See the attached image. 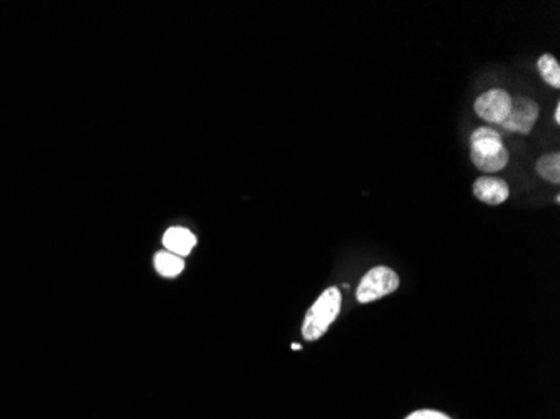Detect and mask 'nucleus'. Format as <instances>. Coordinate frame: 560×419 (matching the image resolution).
<instances>
[{"label":"nucleus","instance_id":"423d86ee","mask_svg":"<svg viewBox=\"0 0 560 419\" xmlns=\"http://www.w3.org/2000/svg\"><path fill=\"white\" fill-rule=\"evenodd\" d=\"M473 195L486 205L497 206L509 198L510 188L503 178L481 176L475 181Z\"/></svg>","mask_w":560,"mask_h":419},{"label":"nucleus","instance_id":"9d476101","mask_svg":"<svg viewBox=\"0 0 560 419\" xmlns=\"http://www.w3.org/2000/svg\"><path fill=\"white\" fill-rule=\"evenodd\" d=\"M538 72H541L542 79L552 88H560V66L559 60L552 54L541 56L537 63Z\"/></svg>","mask_w":560,"mask_h":419},{"label":"nucleus","instance_id":"f257e3e1","mask_svg":"<svg viewBox=\"0 0 560 419\" xmlns=\"http://www.w3.org/2000/svg\"><path fill=\"white\" fill-rule=\"evenodd\" d=\"M470 154L473 165L483 173H497L510 160L509 149L502 143L500 133L492 128H478L470 138Z\"/></svg>","mask_w":560,"mask_h":419},{"label":"nucleus","instance_id":"20e7f679","mask_svg":"<svg viewBox=\"0 0 560 419\" xmlns=\"http://www.w3.org/2000/svg\"><path fill=\"white\" fill-rule=\"evenodd\" d=\"M541 108L535 101L529 97H512V106H510L509 116L500 124L505 131L529 134L534 129V124L537 123Z\"/></svg>","mask_w":560,"mask_h":419},{"label":"nucleus","instance_id":"1a4fd4ad","mask_svg":"<svg viewBox=\"0 0 560 419\" xmlns=\"http://www.w3.org/2000/svg\"><path fill=\"white\" fill-rule=\"evenodd\" d=\"M537 173L541 174L545 181L554 183V185H559L560 183V154L559 153H550L542 156L541 160L537 161Z\"/></svg>","mask_w":560,"mask_h":419},{"label":"nucleus","instance_id":"39448f33","mask_svg":"<svg viewBox=\"0 0 560 419\" xmlns=\"http://www.w3.org/2000/svg\"><path fill=\"white\" fill-rule=\"evenodd\" d=\"M512 97L503 89H490L475 101V113L483 121L492 124H502L509 116Z\"/></svg>","mask_w":560,"mask_h":419},{"label":"nucleus","instance_id":"6e6552de","mask_svg":"<svg viewBox=\"0 0 560 419\" xmlns=\"http://www.w3.org/2000/svg\"><path fill=\"white\" fill-rule=\"evenodd\" d=\"M155 268L156 272L161 277H166V279H174L183 272L185 268V260L178 255L170 254V252H158L155 255Z\"/></svg>","mask_w":560,"mask_h":419},{"label":"nucleus","instance_id":"f03ea898","mask_svg":"<svg viewBox=\"0 0 560 419\" xmlns=\"http://www.w3.org/2000/svg\"><path fill=\"white\" fill-rule=\"evenodd\" d=\"M343 297L338 287H329L318 297L312 307L307 311L302 324V336L306 340H318L331 324L338 319Z\"/></svg>","mask_w":560,"mask_h":419},{"label":"nucleus","instance_id":"0eeeda50","mask_svg":"<svg viewBox=\"0 0 560 419\" xmlns=\"http://www.w3.org/2000/svg\"><path fill=\"white\" fill-rule=\"evenodd\" d=\"M195 245H197V237L183 227H172L163 235V247L166 248V252L178 255L181 258L192 254Z\"/></svg>","mask_w":560,"mask_h":419},{"label":"nucleus","instance_id":"ddd939ff","mask_svg":"<svg viewBox=\"0 0 560 419\" xmlns=\"http://www.w3.org/2000/svg\"><path fill=\"white\" fill-rule=\"evenodd\" d=\"M292 349H297V351H299V349H300V344H292Z\"/></svg>","mask_w":560,"mask_h":419},{"label":"nucleus","instance_id":"9b49d317","mask_svg":"<svg viewBox=\"0 0 560 419\" xmlns=\"http://www.w3.org/2000/svg\"><path fill=\"white\" fill-rule=\"evenodd\" d=\"M404 419H452V418H450L448 414L436 409H418L415 413L409 414V416H406Z\"/></svg>","mask_w":560,"mask_h":419},{"label":"nucleus","instance_id":"f8f14e48","mask_svg":"<svg viewBox=\"0 0 560 419\" xmlns=\"http://www.w3.org/2000/svg\"><path fill=\"white\" fill-rule=\"evenodd\" d=\"M554 117H555V123L560 124V104H557V108H555Z\"/></svg>","mask_w":560,"mask_h":419},{"label":"nucleus","instance_id":"7ed1b4c3","mask_svg":"<svg viewBox=\"0 0 560 419\" xmlns=\"http://www.w3.org/2000/svg\"><path fill=\"white\" fill-rule=\"evenodd\" d=\"M400 287V277L389 267H374L361 279L358 292L359 304H369L381 297L393 294Z\"/></svg>","mask_w":560,"mask_h":419}]
</instances>
